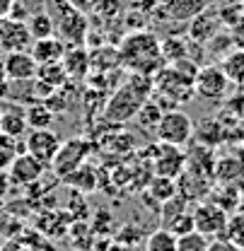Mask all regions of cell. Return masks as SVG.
<instances>
[{"instance_id":"32","label":"cell","mask_w":244,"mask_h":251,"mask_svg":"<svg viewBox=\"0 0 244 251\" xmlns=\"http://www.w3.org/2000/svg\"><path fill=\"white\" fill-rule=\"evenodd\" d=\"M208 251H242L237 244H232L227 237H215L208 242Z\"/></svg>"},{"instance_id":"28","label":"cell","mask_w":244,"mask_h":251,"mask_svg":"<svg viewBox=\"0 0 244 251\" xmlns=\"http://www.w3.org/2000/svg\"><path fill=\"white\" fill-rule=\"evenodd\" d=\"M148 251H177V237L169 229L160 227L148 237Z\"/></svg>"},{"instance_id":"26","label":"cell","mask_w":244,"mask_h":251,"mask_svg":"<svg viewBox=\"0 0 244 251\" xmlns=\"http://www.w3.org/2000/svg\"><path fill=\"white\" fill-rule=\"evenodd\" d=\"M22 150H25V145H20L17 138L5 135V133L0 130V169H7V167L12 164V159L20 155Z\"/></svg>"},{"instance_id":"1","label":"cell","mask_w":244,"mask_h":251,"mask_svg":"<svg viewBox=\"0 0 244 251\" xmlns=\"http://www.w3.org/2000/svg\"><path fill=\"white\" fill-rule=\"evenodd\" d=\"M116 51H119V65H123L128 73L155 75L164 65L160 39L145 29L126 34V39Z\"/></svg>"},{"instance_id":"15","label":"cell","mask_w":244,"mask_h":251,"mask_svg":"<svg viewBox=\"0 0 244 251\" xmlns=\"http://www.w3.org/2000/svg\"><path fill=\"white\" fill-rule=\"evenodd\" d=\"M0 109H2V111H0V130H2L5 135H12V138L20 140V138L29 130L25 109H22L20 104H7V106H0Z\"/></svg>"},{"instance_id":"25","label":"cell","mask_w":244,"mask_h":251,"mask_svg":"<svg viewBox=\"0 0 244 251\" xmlns=\"http://www.w3.org/2000/svg\"><path fill=\"white\" fill-rule=\"evenodd\" d=\"M160 49H162V58L167 63H177L182 58H189V41L179 39V36H169L164 41H160Z\"/></svg>"},{"instance_id":"10","label":"cell","mask_w":244,"mask_h":251,"mask_svg":"<svg viewBox=\"0 0 244 251\" xmlns=\"http://www.w3.org/2000/svg\"><path fill=\"white\" fill-rule=\"evenodd\" d=\"M46 172V164H41L36 157H31L29 152H20V155L12 159V164L7 167V174H10V181L12 186H29L36 184Z\"/></svg>"},{"instance_id":"17","label":"cell","mask_w":244,"mask_h":251,"mask_svg":"<svg viewBox=\"0 0 244 251\" xmlns=\"http://www.w3.org/2000/svg\"><path fill=\"white\" fill-rule=\"evenodd\" d=\"M63 68H65V73H68V77H73V80H85L87 77V73H90V51L85 49V46H70V49H65V53H63Z\"/></svg>"},{"instance_id":"34","label":"cell","mask_w":244,"mask_h":251,"mask_svg":"<svg viewBox=\"0 0 244 251\" xmlns=\"http://www.w3.org/2000/svg\"><path fill=\"white\" fill-rule=\"evenodd\" d=\"M10 94V80L5 77V73H2V61H0V99H5Z\"/></svg>"},{"instance_id":"20","label":"cell","mask_w":244,"mask_h":251,"mask_svg":"<svg viewBox=\"0 0 244 251\" xmlns=\"http://www.w3.org/2000/svg\"><path fill=\"white\" fill-rule=\"evenodd\" d=\"M162 114H164V109H162L155 99H145L143 106H140L138 114H136V121H138V126H140L143 130L155 133V128H157V124H160Z\"/></svg>"},{"instance_id":"37","label":"cell","mask_w":244,"mask_h":251,"mask_svg":"<svg viewBox=\"0 0 244 251\" xmlns=\"http://www.w3.org/2000/svg\"><path fill=\"white\" fill-rule=\"evenodd\" d=\"M237 2H244V0H237Z\"/></svg>"},{"instance_id":"14","label":"cell","mask_w":244,"mask_h":251,"mask_svg":"<svg viewBox=\"0 0 244 251\" xmlns=\"http://www.w3.org/2000/svg\"><path fill=\"white\" fill-rule=\"evenodd\" d=\"M220 22H222L220 15L206 7V10L198 12V15L191 20V25H189V36H191V41L206 44V41L215 39V34L220 29Z\"/></svg>"},{"instance_id":"3","label":"cell","mask_w":244,"mask_h":251,"mask_svg":"<svg viewBox=\"0 0 244 251\" xmlns=\"http://www.w3.org/2000/svg\"><path fill=\"white\" fill-rule=\"evenodd\" d=\"M46 7H49L46 12L51 15L56 34H58V39L63 44L78 46V44L85 41L90 25H87L80 7H75L70 0H46Z\"/></svg>"},{"instance_id":"19","label":"cell","mask_w":244,"mask_h":251,"mask_svg":"<svg viewBox=\"0 0 244 251\" xmlns=\"http://www.w3.org/2000/svg\"><path fill=\"white\" fill-rule=\"evenodd\" d=\"M27 29H29L31 39H46V36H54L56 34V27H54V20L46 10H36L27 17Z\"/></svg>"},{"instance_id":"6","label":"cell","mask_w":244,"mask_h":251,"mask_svg":"<svg viewBox=\"0 0 244 251\" xmlns=\"http://www.w3.org/2000/svg\"><path fill=\"white\" fill-rule=\"evenodd\" d=\"M191 215H193V229L201 232V234H206L208 239H211V237L215 239V237H222V234H225L230 213L222 210L220 205H215L213 201H211V203H198V205L191 210Z\"/></svg>"},{"instance_id":"7","label":"cell","mask_w":244,"mask_h":251,"mask_svg":"<svg viewBox=\"0 0 244 251\" xmlns=\"http://www.w3.org/2000/svg\"><path fill=\"white\" fill-rule=\"evenodd\" d=\"M61 135L54 130V128H36L29 130L27 138H25V152H29L31 157H36L41 164H51L54 157L61 148Z\"/></svg>"},{"instance_id":"30","label":"cell","mask_w":244,"mask_h":251,"mask_svg":"<svg viewBox=\"0 0 244 251\" xmlns=\"http://www.w3.org/2000/svg\"><path fill=\"white\" fill-rule=\"evenodd\" d=\"M189 210V201L184 198L182 193H177V196H172L169 201H164L162 205H160V213H162V225H167L172 218H177V215H182Z\"/></svg>"},{"instance_id":"38","label":"cell","mask_w":244,"mask_h":251,"mask_svg":"<svg viewBox=\"0 0 244 251\" xmlns=\"http://www.w3.org/2000/svg\"><path fill=\"white\" fill-rule=\"evenodd\" d=\"M0 111H2V109H0Z\"/></svg>"},{"instance_id":"23","label":"cell","mask_w":244,"mask_h":251,"mask_svg":"<svg viewBox=\"0 0 244 251\" xmlns=\"http://www.w3.org/2000/svg\"><path fill=\"white\" fill-rule=\"evenodd\" d=\"M63 179L68 186L80 188V191H94V186H97V174H94V167H90V164H80L78 169H73Z\"/></svg>"},{"instance_id":"2","label":"cell","mask_w":244,"mask_h":251,"mask_svg":"<svg viewBox=\"0 0 244 251\" xmlns=\"http://www.w3.org/2000/svg\"><path fill=\"white\" fill-rule=\"evenodd\" d=\"M150 94H153V75L128 73V80L109 97V101L104 106L107 121H111V124H126V121L136 119L138 109L143 106V101Z\"/></svg>"},{"instance_id":"27","label":"cell","mask_w":244,"mask_h":251,"mask_svg":"<svg viewBox=\"0 0 244 251\" xmlns=\"http://www.w3.org/2000/svg\"><path fill=\"white\" fill-rule=\"evenodd\" d=\"M232 244H237L244 251V210H237L227 218V227H225V234Z\"/></svg>"},{"instance_id":"16","label":"cell","mask_w":244,"mask_h":251,"mask_svg":"<svg viewBox=\"0 0 244 251\" xmlns=\"http://www.w3.org/2000/svg\"><path fill=\"white\" fill-rule=\"evenodd\" d=\"M65 49L68 46L54 34V36H46V39H36L31 44L29 53L36 61V65H44V63H58L63 58V53H65Z\"/></svg>"},{"instance_id":"8","label":"cell","mask_w":244,"mask_h":251,"mask_svg":"<svg viewBox=\"0 0 244 251\" xmlns=\"http://www.w3.org/2000/svg\"><path fill=\"white\" fill-rule=\"evenodd\" d=\"M227 87H230V80H227V75L222 73L220 65H206V68L196 70L193 92L198 97H203V99H222Z\"/></svg>"},{"instance_id":"5","label":"cell","mask_w":244,"mask_h":251,"mask_svg":"<svg viewBox=\"0 0 244 251\" xmlns=\"http://www.w3.org/2000/svg\"><path fill=\"white\" fill-rule=\"evenodd\" d=\"M92 155V143L85 138H70V140H63L58 152L54 157L51 167L58 176L70 174L73 169H78L80 164H85V159Z\"/></svg>"},{"instance_id":"21","label":"cell","mask_w":244,"mask_h":251,"mask_svg":"<svg viewBox=\"0 0 244 251\" xmlns=\"http://www.w3.org/2000/svg\"><path fill=\"white\" fill-rule=\"evenodd\" d=\"M25 114H27V126H29V130H36V128H51V126H54V119H56V114H54L44 101H34L31 106L25 109Z\"/></svg>"},{"instance_id":"12","label":"cell","mask_w":244,"mask_h":251,"mask_svg":"<svg viewBox=\"0 0 244 251\" xmlns=\"http://www.w3.org/2000/svg\"><path fill=\"white\" fill-rule=\"evenodd\" d=\"M36 61L29 51H15L2 58V73L10 82H31L36 77Z\"/></svg>"},{"instance_id":"29","label":"cell","mask_w":244,"mask_h":251,"mask_svg":"<svg viewBox=\"0 0 244 251\" xmlns=\"http://www.w3.org/2000/svg\"><path fill=\"white\" fill-rule=\"evenodd\" d=\"M208 237L201 232H186L182 237H177V251H208Z\"/></svg>"},{"instance_id":"31","label":"cell","mask_w":244,"mask_h":251,"mask_svg":"<svg viewBox=\"0 0 244 251\" xmlns=\"http://www.w3.org/2000/svg\"><path fill=\"white\" fill-rule=\"evenodd\" d=\"M162 227L169 229L174 237H182V234H186V232H193V215L186 210V213H182V215L172 218L167 225H162Z\"/></svg>"},{"instance_id":"22","label":"cell","mask_w":244,"mask_h":251,"mask_svg":"<svg viewBox=\"0 0 244 251\" xmlns=\"http://www.w3.org/2000/svg\"><path fill=\"white\" fill-rule=\"evenodd\" d=\"M148 193L157 201V205H162L164 201H169L172 196L179 193V186H177V179H169V176H157L155 174L148 184Z\"/></svg>"},{"instance_id":"4","label":"cell","mask_w":244,"mask_h":251,"mask_svg":"<svg viewBox=\"0 0 244 251\" xmlns=\"http://www.w3.org/2000/svg\"><path fill=\"white\" fill-rule=\"evenodd\" d=\"M155 138L164 145H177L184 148L193 138V121L182 109H169L162 114L160 124L155 128Z\"/></svg>"},{"instance_id":"35","label":"cell","mask_w":244,"mask_h":251,"mask_svg":"<svg viewBox=\"0 0 244 251\" xmlns=\"http://www.w3.org/2000/svg\"><path fill=\"white\" fill-rule=\"evenodd\" d=\"M12 2H15V0H0V20L10 15V7H12Z\"/></svg>"},{"instance_id":"36","label":"cell","mask_w":244,"mask_h":251,"mask_svg":"<svg viewBox=\"0 0 244 251\" xmlns=\"http://www.w3.org/2000/svg\"><path fill=\"white\" fill-rule=\"evenodd\" d=\"M155 2H157V5H164V2H169V0H155Z\"/></svg>"},{"instance_id":"18","label":"cell","mask_w":244,"mask_h":251,"mask_svg":"<svg viewBox=\"0 0 244 251\" xmlns=\"http://www.w3.org/2000/svg\"><path fill=\"white\" fill-rule=\"evenodd\" d=\"M34 80H39L41 85H46V87H51V90H58L63 87L65 82H68V73H65V68H63V63H44V65H39L36 68V77Z\"/></svg>"},{"instance_id":"9","label":"cell","mask_w":244,"mask_h":251,"mask_svg":"<svg viewBox=\"0 0 244 251\" xmlns=\"http://www.w3.org/2000/svg\"><path fill=\"white\" fill-rule=\"evenodd\" d=\"M34 39H31L27 22L2 17L0 20V51L15 53V51H29Z\"/></svg>"},{"instance_id":"24","label":"cell","mask_w":244,"mask_h":251,"mask_svg":"<svg viewBox=\"0 0 244 251\" xmlns=\"http://www.w3.org/2000/svg\"><path fill=\"white\" fill-rule=\"evenodd\" d=\"M220 68H222V73L227 75V80H230V82H235V85H244V49L227 53Z\"/></svg>"},{"instance_id":"33","label":"cell","mask_w":244,"mask_h":251,"mask_svg":"<svg viewBox=\"0 0 244 251\" xmlns=\"http://www.w3.org/2000/svg\"><path fill=\"white\" fill-rule=\"evenodd\" d=\"M10 188H12V181H10V174H7V169H0V201L10 193Z\"/></svg>"},{"instance_id":"11","label":"cell","mask_w":244,"mask_h":251,"mask_svg":"<svg viewBox=\"0 0 244 251\" xmlns=\"http://www.w3.org/2000/svg\"><path fill=\"white\" fill-rule=\"evenodd\" d=\"M155 174L157 176H169V179H179L186 169V152L177 145H164L160 143L157 155H155Z\"/></svg>"},{"instance_id":"13","label":"cell","mask_w":244,"mask_h":251,"mask_svg":"<svg viewBox=\"0 0 244 251\" xmlns=\"http://www.w3.org/2000/svg\"><path fill=\"white\" fill-rule=\"evenodd\" d=\"M157 7H160V15L169 22H191L198 12L208 7V0H169Z\"/></svg>"}]
</instances>
